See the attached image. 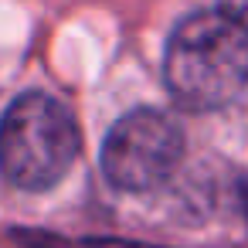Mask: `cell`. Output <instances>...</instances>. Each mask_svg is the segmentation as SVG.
<instances>
[{"instance_id": "cell-4", "label": "cell", "mask_w": 248, "mask_h": 248, "mask_svg": "<svg viewBox=\"0 0 248 248\" xmlns=\"http://www.w3.org/2000/svg\"><path fill=\"white\" fill-rule=\"evenodd\" d=\"M214 7L221 14H228L231 21H238L245 31H248V0H214Z\"/></svg>"}, {"instance_id": "cell-2", "label": "cell", "mask_w": 248, "mask_h": 248, "mask_svg": "<svg viewBox=\"0 0 248 248\" xmlns=\"http://www.w3.org/2000/svg\"><path fill=\"white\" fill-rule=\"evenodd\" d=\"M78 156V126L72 112L45 95L28 92L0 119V170L14 187L48 190Z\"/></svg>"}, {"instance_id": "cell-1", "label": "cell", "mask_w": 248, "mask_h": 248, "mask_svg": "<svg viewBox=\"0 0 248 248\" xmlns=\"http://www.w3.org/2000/svg\"><path fill=\"white\" fill-rule=\"evenodd\" d=\"M163 75L184 109L211 112L228 106L248 85V31L217 7L190 14L170 34Z\"/></svg>"}, {"instance_id": "cell-3", "label": "cell", "mask_w": 248, "mask_h": 248, "mask_svg": "<svg viewBox=\"0 0 248 248\" xmlns=\"http://www.w3.org/2000/svg\"><path fill=\"white\" fill-rule=\"evenodd\" d=\"M180 153V126L156 109H136L109 129L102 143V170L112 187L143 194L160 187L173 173Z\"/></svg>"}]
</instances>
